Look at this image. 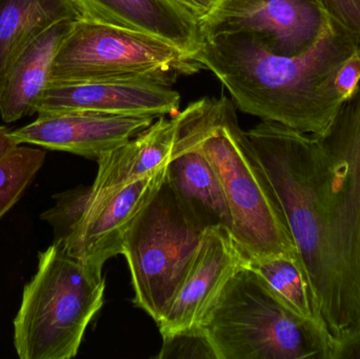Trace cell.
I'll return each instance as SVG.
<instances>
[{
	"label": "cell",
	"mask_w": 360,
	"mask_h": 359,
	"mask_svg": "<svg viewBox=\"0 0 360 359\" xmlns=\"http://www.w3.org/2000/svg\"><path fill=\"white\" fill-rule=\"evenodd\" d=\"M330 359H360V320L333 335Z\"/></svg>",
	"instance_id": "obj_22"
},
{
	"label": "cell",
	"mask_w": 360,
	"mask_h": 359,
	"mask_svg": "<svg viewBox=\"0 0 360 359\" xmlns=\"http://www.w3.org/2000/svg\"><path fill=\"white\" fill-rule=\"evenodd\" d=\"M80 19L160 38L194 56L202 44L199 21L173 0H70Z\"/></svg>",
	"instance_id": "obj_13"
},
{
	"label": "cell",
	"mask_w": 360,
	"mask_h": 359,
	"mask_svg": "<svg viewBox=\"0 0 360 359\" xmlns=\"http://www.w3.org/2000/svg\"><path fill=\"white\" fill-rule=\"evenodd\" d=\"M328 16L360 40V0H321Z\"/></svg>",
	"instance_id": "obj_21"
},
{
	"label": "cell",
	"mask_w": 360,
	"mask_h": 359,
	"mask_svg": "<svg viewBox=\"0 0 360 359\" xmlns=\"http://www.w3.org/2000/svg\"><path fill=\"white\" fill-rule=\"evenodd\" d=\"M167 168L160 169L109 195L86 202L77 223L60 240L72 256L103 273L105 263L122 254L127 230L164 183Z\"/></svg>",
	"instance_id": "obj_9"
},
{
	"label": "cell",
	"mask_w": 360,
	"mask_h": 359,
	"mask_svg": "<svg viewBox=\"0 0 360 359\" xmlns=\"http://www.w3.org/2000/svg\"><path fill=\"white\" fill-rule=\"evenodd\" d=\"M201 67L160 38L77 19L55 55L49 84L131 81L172 86Z\"/></svg>",
	"instance_id": "obj_6"
},
{
	"label": "cell",
	"mask_w": 360,
	"mask_h": 359,
	"mask_svg": "<svg viewBox=\"0 0 360 359\" xmlns=\"http://www.w3.org/2000/svg\"><path fill=\"white\" fill-rule=\"evenodd\" d=\"M73 21L53 25L16 59L0 92V117L4 122L11 124L34 114V107L50 80L55 55Z\"/></svg>",
	"instance_id": "obj_16"
},
{
	"label": "cell",
	"mask_w": 360,
	"mask_h": 359,
	"mask_svg": "<svg viewBox=\"0 0 360 359\" xmlns=\"http://www.w3.org/2000/svg\"><path fill=\"white\" fill-rule=\"evenodd\" d=\"M70 0H0V92L25 48L60 21L77 20Z\"/></svg>",
	"instance_id": "obj_17"
},
{
	"label": "cell",
	"mask_w": 360,
	"mask_h": 359,
	"mask_svg": "<svg viewBox=\"0 0 360 359\" xmlns=\"http://www.w3.org/2000/svg\"><path fill=\"white\" fill-rule=\"evenodd\" d=\"M173 1L188 11L200 22L215 10L221 0H173Z\"/></svg>",
	"instance_id": "obj_24"
},
{
	"label": "cell",
	"mask_w": 360,
	"mask_h": 359,
	"mask_svg": "<svg viewBox=\"0 0 360 359\" xmlns=\"http://www.w3.org/2000/svg\"><path fill=\"white\" fill-rule=\"evenodd\" d=\"M181 97L172 86L149 82L90 81L49 84L34 114L84 111L154 117L179 113Z\"/></svg>",
	"instance_id": "obj_12"
},
{
	"label": "cell",
	"mask_w": 360,
	"mask_h": 359,
	"mask_svg": "<svg viewBox=\"0 0 360 359\" xmlns=\"http://www.w3.org/2000/svg\"><path fill=\"white\" fill-rule=\"evenodd\" d=\"M167 178L180 202L203 229L224 228L232 232L230 209L217 174L202 152L179 128Z\"/></svg>",
	"instance_id": "obj_15"
},
{
	"label": "cell",
	"mask_w": 360,
	"mask_h": 359,
	"mask_svg": "<svg viewBox=\"0 0 360 359\" xmlns=\"http://www.w3.org/2000/svg\"><path fill=\"white\" fill-rule=\"evenodd\" d=\"M207 230L180 202L168 178L135 217L122 240L133 303L158 322L188 274Z\"/></svg>",
	"instance_id": "obj_7"
},
{
	"label": "cell",
	"mask_w": 360,
	"mask_h": 359,
	"mask_svg": "<svg viewBox=\"0 0 360 359\" xmlns=\"http://www.w3.org/2000/svg\"><path fill=\"white\" fill-rule=\"evenodd\" d=\"M158 359H218L202 326L179 331L162 337Z\"/></svg>",
	"instance_id": "obj_20"
},
{
	"label": "cell",
	"mask_w": 360,
	"mask_h": 359,
	"mask_svg": "<svg viewBox=\"0 0 360 359\" xmlns=\"http://www.w3.org/2000/svg\"><path fill=\"white\" fill-rule=\"evenodd\" d=\"M44 158V150L19 145L0 159V218L20 200L41 169Z\"/></svg>",
	"instance_id": "obj_19"
},
{
	"label": "cell",
	"mask_w": 360,
	"mask_h": 359,
	"mask_svg": "<svg viewBox=\"0 0 360 359\" xmlns=\"http://www.w3.org/2000/svg\"><path fill=\"white\" fill-rule=\"evenodd\" d=\"M177 136L175 115L158 117L143 132L101 156L88 202L109 195L139 179L168 166Z\"/></svg>",
	"instance_id": "obj_14"
},
{
	"label": "cell",
	"mask_w": 360,
	"mask_h": 359,
	"mask_svg": "<svg viewBox=\"0 0 360 359\" xmlns=\"http://www.w3.org/2000/svg\"><path fill=\"white\" fill-rule=\"evenodd\" d=\"M105 282L55 242L38 254L37 271L23 289L14 320L20 359H71L103 308Z\"/></svg>",
	"instance_id": "obj_5"
},
{
	"label": "cell",
	"mask_w": 360,
	"mask_h": 359,
	"mask_svg": "<svg viewBox=\"0 0 360 359\" xmlns=\"http://www.w3.org/2000/svg\"><path fill=\"white\" fill-rule=\"evenodd\" d=\"M360 84V50L355 52L338 72L336 86L346 100L354 95Z\"/></svg>",
	"instance_id": "obj_23"
},
{
	"label": "cell",
	"mask_w": 360,
	"mask_h": 359,
	"mask_svg": "<svg viewBox=\"0 0 360 359\" xmlns=\"http://www.w3.org/2000/svg\"><path fill=\"white\" fill-rule=\"evenodd\" d=\"M360 50L356 36L330 18L316 44L281 56L245 34L203 38L193 58L211 71L243 113L307 134H323L346 99L338 72Z\"/></svg>",
	"instance_id": "obj_2"
},
{
	"label": "cell",
	"mask_w": 360,
	"mask_h": 359,
	"mask_svg": "<svg viewBox=\"0 0 360 359\" xmlns=\"http://www.w3.org/2000/svg\"><path fill=\"white\" fill-rule=\"evenodd\" d=\"M329 21L321 0H221L199 25L202 39L245 34L274 54L296 56L316 44Z\"/></svg>",
	"instance_id": "obj_8"
},
{
	"label": "cell",
	"mask_w": 360,
	"mask_h": 359,
	"mask_svg": "<svg viewBox=\"0 0 360 359\" xmlns=\"http://www.w3.org/2000/svg\"><path fill=\"white\" fill-rule=\"evenodd\" d=\"M156 117L96 112L39 114L37 119L11 136L17 145H32L99 159L151 126Z\"/></svg>",
	"instance_id": "obj_10"
},
{
	"label": "cell",
	"mask_w": 360,
	"mask_h": 359,
	"mask_svg": "<svg viewBox=\"0 0 360 359\" xmlns=\"http://www.w3.org/2000/svg\"><path fill=\"white\" fill-rule=\"evenodd\" d=\"M17 145H17L11 136V130L6 126H0V159L10 153Z\"/></svg>",
	"instance_id": "obj_25"
},
{
	"label": "cell",
	"mask_w": 360,
	"mask_h": 359,
	"mask_svg": "<svg viewBox=\"0 0 360 359\" xmlns=\"http://www.w3.org/2000/svg\"><path fill=\"white\" fill-rule=\"evenodd\" d=\"M201 326L218 359H330L327 327L293 311L248 266L226 282Z\"/></svg>",
	"instance_id": "obj_4"
},
{
	"label": "cell",
	"mask_w": 360,
	"mask_h": 359,
	"mask_svg": "<svg viewBox=\"0 0 360 359\" xmlns=\"http://www.w3.org/2000/svg\"><path fill=\"white\" fill-rule=\"evenodd\" d=\"M248 265V256L230 230L207 229L192 266L160 322L162 337L200 327L222 289Z\"/></svg>",
	"instance_id": "obj_11"
},
{
	"label": "cell",
	"mask_w": 360,
	"mask_h": 359,
	"mask_svg": "<svg viewBox=\"0 0 360 359\" xmlns=\"http://www.w3.org/2000/svg\"><path fill=\"white\" fill-rule=\"evenodd\" d=\"M179 131L217 174L232 217V234L249 259L289 255L297 248L274 190L228 97H203L175 114Z\"/></svg>",
	"instance_id": "obj_3"
},
{
	"label": "cell",
	"mask_w": 360,
	"mask_h": 359,
	"mask_svg": "<svg viewBox=\"0 0 360 359\" xmlns=\"http://www.w3.org/2000/svg\"><path fill=\"white\" fill-rule=\"evenodd\" d=\"M247 266L293 311L319 326L327 327L315 303L308 276L300 259L289 255L264 259L248 257Z\"/></svg>",
	"instance_id": "obj_18"
},
{
	"label": "cell",
	"mask_w": 360,
	"mask_h": 359,
	"mask_svg": "<svg viewBox=\"0 0 360 359\" xmlns=\"http://www.w3.org/2000/svg\"><path fill=\"white\" fill-rule=\"evenodd\" d=\"M332 335L360 320V84L323 134L247 132Z\"/></svg>",
	"instance_id": "obj_1"
}]
</instances>
